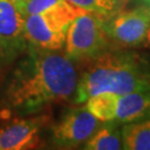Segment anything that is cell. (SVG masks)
<instances>
[{
	"label": "cell",
	"instance_id": "obj_8",
	"mask_svg": "<svg viewBox=\"0 0 150 150\" xmlns=\"http://www.w3.org/2000/svg\"><path fill=\"white\" fill-rule=\"evenodd\" d=\"M42 118L18 119L0 129V150L32 149L39 144Z\"/></svg>",
	"mask_w": 150,
	"mask_h": 150
},
{
	"label": "cell",
	"instance_id": "obj_12",
	"mask_svg": "<svg viewBox=\"0 0 150 150\" xmlns=\"http://www.w3.org/2000/svg\"><path fill=\"white\" fill-rule=\"evenodd\" d=\"M119 96L113 92H99L89 97L83 107L99 121H113L116 118Z\"/></svg>",
	"mask_w": 150,
	"mask_h": 150
},
{
	"label": "cell",
	"instance_id": "obj_17",
	"mask_svg": "<svg viewBox=\"0 0 150 150\" xmlns=\"http://www.w3.org/2000/svg\"><path fill=\"white\" fill-rule=\"evenodd\" d=\"M146 41H147V43L150 46V26H149V29H148V33H147V39H146Z\"/></svg>",
	"mask_w": 150,
	"mask_h": 150
},
{
	"label": "cell",
	"instance_id": "obj_15",
	"mask_svg": "<svg viewBox=\"0 0 150 150\" xmlns=\"http://www.w3.org/2000/svg\"><path fill=\"white\" fill-rule=\"evenodd\" d=\"M11 62H12V61L9 59V57L7 56L4 48H2L1 45H0V76L2 75V72L5 71L6 67L9 66Z\"/></svg>",
	"mask_w": 150,
	"mask_h": 150
},
{
	"label": "cell",
	"instance_id": "obj_1",
	"mask_svg": "<svg viewBox=\"0 0 150 150\" xmlns=\"http://www.w3.org/2000/svg\"><path fill=\"white\" fill-rule=\"evenodd\" d=\"M78 72L72 60L56 51L28 46L8 79L6 103L20 115H31L75 97Z\"/></svg>",
	"mask_w": 150,
	"mask_h": 150
},
{
	"label": "cell",
	"instance_id": "obj_11",
	"mask_svg": "<svg viewBox=\"0 0 150 150\" xmlns=\"http://www.w3.org/2000/svg\"><path fill=\"white\" fill-rule=\"evenodd\" d=\"M121 137L123 149L150 150V119L123 123Z\"/></svg>",
	"mask_w": 150,
	"mask_h": 150
},
{
	"label": "cell",
	"instance_id": "obj_18",
	"mask_svg": "<svg viewBox=\"0 0 150 150\" xmlns=\"http://www.w3.org/2000/svg\"><path fill=\"white\" fill-rule=\"evenodd\" d=\"M11 2H13L15 5H18V4H20L21 1H23V0H10Z\"/></svg>",
	"mask_w": 150,
	"mask_h": 150
},
{
	"label": "cell",
	"instance_id": "obj_16",
	"mask_svg": "<svg viewBox=\"0 0 150 150\" xmlns=\"http://www.w3.org/2000/svg\"><path fill=\"white\" fill-rule=\"evenodd\" d=\"M137 5H140V6H146V7H148L150 8V0H137Z\"/></svg>",
	"mask_w": 150,
	"mask_h": 150
},
{
	"label": "cell",
	"instance_id": "obj_5",
	"mask_svg": "<svg viewBox=\"0 0 150 150\" xmlns=\"http://www.w3.org/2000/svg\"><path fill=\"white\" fill-rule=\"evenodd\" d=\"M150 26V8L138 5L134 9L119 10L102 21L109 39L122 47H138L146 42Z\"/></svg>",
	"mask_w": 150,
	"mask_h": 150
},
{
	"label": "cell",
	"instance_id": "obj_6",
	"mask_svg": "<svg viewBox=\"0 0 150 150\" xmlns=\"http://www.w3.org/2000/svg\"><path fill=\"white\" fill-rule=\"evenodd\" d=\"M101 125L83 105L68 109L60 120L52 127L51 139L58 148H75L86 142V140Z\"/></svg>",
	"mask_w": 150,
	"mask_h": 150
},
{
	"label": "cell",
	"instance_id": "obj_10",
	"mask_svg": "<svg viewBox=\"0 0 150 150\" xmlns=\"http://www.w3.org/2000/svg\"><path fill=\"white\" fill-rule=\"evenodd\" d=\"M115 121L101 122L96 131L83 144L87 150H119L123 149L121 129Z\"/></svg>",
	"mask_w": 150,
	"mask_h": 150
},
{
	"label": "cell",
	"instance_id": "obj_14",
	"mask_svg": "<svg viewBox=\"0 0 150 150\" xmlns=\"http://www.w3.org/2000/svg\"><path fill=\"white\" fill-rule=\"evenodd\" d=\"M62 1L64 0H23L16 6L22 16L27 17L49 10Z\"/></svg>",
	"mask_w": 150,
	"mask_h": 150
},
{
	"label": "cell",
	"instance_id": "obj_2",
	"mask_svg": "<svg viewBox=\"0 0 150 150\" xmlns=\"http://www.w3.org/2000/svg\"><path fill=\"white\" fill-rule=\"evenodd\" d=\"M146 89H150L149 62L138 54L109 49L86 62V69L78 79L74 102L82 105L99 92L122 96Z\"/></svg>",
	"mask_w": 150,
	"mask_h": 150
},
{
	"label": "cell",
	"instance_id": "obj_7",
	"mask_svg": "<svg viewBox=\"0 0 150 150\" xmlns=\"http://www.w3.org/2000/svg\"><path fill=\"white\" fill-rule=\"evenodd\" d=\"M0 45L12 62L28 47L25 17L10 0H0Z\"/></svg>",
	"mask_w": 150,
	"mask_h": 150
},
{
	"label": "cell",
	"instance_id": "obj_3",
	"mask_svg": "<svg viewBox=\"0 0 150 150\" xmlns=\"http://www.w3.org/2000/svg\"><path fill=\"white\" fill-rule=\"evenodd\" d=\"M82 10L66 0L47 11L25 17V36L28 46L45 51L64 48L67 28Z\"/></svg>",
	"mask_w": 150,
	"mask_h": 150
},
{
	"label": "cell",
	"instance_id": "obj_13",
	"mask_svg": "<svg viewBox=\"0 0 150 150\" xmlns=\"http://www.w3.org/2000/svg\"><path fill=\"white\" fill-rule=\"evenodd\" d=\"M80 10L105 21L120 10L119 0H66Z\"/></svg>",
	"mask_w": 150,
	"mask_h": 150
},
{
	"label": "cell",
	"instance_id": "obj_4",
	"mask_svg": "<svg viewBox=\"0 0 150 150\" xmlns=\"http://www.w3.org/2000/svg\"><path fill=\"white\" fill-rule=\"evenodd\" d=\"M64 48L70 60L86 64L110 49V39L101 20L83 11L67 28Z\"/></svg>",
	"mask_w": 150,
	"mask_h": 150
},
{
	"label": "cell",
	"instance_id": "obj_9",
	"mask_svg": "<svg viewBox=\"0 0 150 150\" xmlns=\"http://www.w3.org/2000/svg\"><path fill=\"white\" fill-rule=\"evenodd\" d=\"M145 119H150V89L119 96L115 122L123 125Z\"/></svg>",
	"mask_w": 150,
	"mask_h": 150
}]
</instances>
